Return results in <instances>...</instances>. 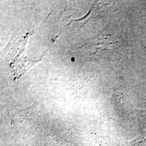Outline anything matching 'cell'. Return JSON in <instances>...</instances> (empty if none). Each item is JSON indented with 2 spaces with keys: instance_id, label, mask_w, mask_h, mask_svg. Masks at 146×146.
I'll return each instance as SVG.
<instances>
[{
  "instance_id": "obj_1",
  "label": "cell",
  "mask_w": 146,
  "mask_h": 146,
  "mask_svg": "<svg viewBox=\"0 0 146 146\" xmlns=\"http://www.w3.org/2000/svg\"><path fill=\"white\" fill-rule=\"evenodd\" d=\"M145 105H146V98H145Z\"/></svg>"
}]
</instances>
